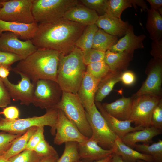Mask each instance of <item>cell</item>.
<instances>
[{"label": "cell", "instance_id": "1", "mask_svg": "<svg viewBox=\"0 0 162 162\" xmlns=\"http://www.w3.org/2000/svg\"><path fill=\"white\" fill-rule=\"evenodd\" d=\"M86 26L63 18L38 24L31 40L38 48L52 49L66 55L74 49L77 40Z\"/></svg>", "mask_w": 162, "mask_h": 162}, {"label": "cell", "instance_id": "2", "mask_svg": "<svg viewBox=\"0 0 162 162\" xmlns=\"http://www.w3.org/2000/svg\"><path fill=\"white\" fill-rule=\"evenodd\" d=\"M60 53L47 48H38L25 58L18 62L12 70L24 75L35 83L41 79L57 82Z\"/></svg>", "mask_w": 162, "mask_h": 162}, {"label": "cell", "instance_id": "3", "mask_svg": "<svg viewBox=\"0 0 162 162\" xmlns=\"http://www.w3.org/2000/svg\"><path fill=\"white\" fill-rule=\"evenodd\" d=\"M86 67L82 51L76 46L67 55L60 54L57 82L63 92L76 94L86 72Z\"/></svg>", "mask_w": 162, "mask_h": 162}, {"label": "cell", "instance_id": "4", "mask_svg": "<svg viewBox=\"0 0 162 162\" xmlns=\"http://www.w3.org/2000/svg\"><path fill=\"white\" fill-rule=\"evenodd\" d=\"M58 116V109L53 108L46 110L44 115L25 118L11 120L0 116V130L14 134H23L33 127L48 126L54 136Z\"/></svg>", "mask_w": 162, "mask_h": 162}, {"label": "cell", "instance_id": "5", "mask_svg": "<svg viewBox=\"0 0 162 162\" xmlns=\"http://www.w3.org/2000/svg\"><path fill=\"white\" fill-rule=\"evenodd\" d=\"M56 108L62 110L83 135L91 137L92 131L86 110L76 94L63 92L61 100Z\"/></svg>", "mask_w": 162, "mask_h": 162}, {"label": "cell", "instance_id": "6", "mask_svg": "<svg viewBox=\"0 0 162 162\" xmlns=\"http://www.w3.org/2000/svg\"><path fill=\"white\" fill-rule=\"evenodd\" d=\"M80 3L78 0H33L32 11L38 24L63 18L66 12Z\"/></svg>", "mask_w": 162, "mask_h": 162}, {"label": "cell", "instance_id": "7", "mask_svg": "<svg viewBox=\"0 0 162 162\" xmlns=\"http://www.w3.org/2000/svg\"><path fill=\"white\" fill-rule=\"evenodd\" d=\"M86 113L92 131L91 137L103 148L114 151L116 141L118 137L111 130L95 103Z\"/></svg>", "mask_w": 162, "mask_h": 162}, {"label": "cell", "instance_id": "8", "mask_svg": "<svg viewBox=\"0 0 162 162\" xmlns=\"http://www.w3.org/2000/svg\"><path fill=\"white\" fill-rule=\"evenodd\" d=\"M63 91L57 82L41 79L35 83L32 103L46 110L56 108L60 102Z\"/></svg>", "mask_w": 162, "mask_h": 162}, {"label": "cell", "instance_id": "9", "mask_svg": "<svg viewBox=\"0 0 162 162\" xmlns=\"http://www.w3.org/2000/svg\"><path fill=\"white\" fill-rule=\"evenodd\" d=\"M33 0H3L0 8V19L28 24L35 22L32 8Z\"/></svg>", "mask_w": 162, "mask_h": 162}, {"label": "cell", "instance_id": "10", "mask_svg": "<svg viewBox=\"0 0 162 162\" xmlns=\"http://www.w3.org/2000/svg\"><path fill=\"white\" fill-rule=\"evenodd\" d=\"M132 108L129 119L135 126L146 128L152 126L154 110L162 100L161 96L144 94L133 98Z\"/></svg>", "mask_w": 162, "mask_h": 162}, {"label": "cell", "instance_id": "11", "mask_svg": "<svg viewBox=\"0 0 162 162\" xmlns=\"http://www.w3.org/2000/svg\"><path fill=\"white\" fill-rule=\"evenodd\" d=\"M38 49L31 40L22 41L13 33L6 32L0 35V50L14 54L23 59Z\"/></svg>", "mask_w": 162, "mask_h": 162}, {"label": "cell", "instance_id": "12", "mask_svg": "<svg viewBox=\"0 0 162 162\" xmlns=\"http://www.w3.org/2000/svg\"><path fill=\"white\" fill-rule=\"evenodd\" d=\"M55 136L54 143L58 145L68 142L79 143L89 138L83 135L59 109Z\"/></svg>", "mask_w": 162, "mask_h": 162}, {"label": "cell", "instance_id": "13", "mask_svg": "<svg viewBox=\"0 0 162 162\" xmlns=\"http://www.w3.org/2000/svg\"><path fill=\"white\" fill-rule=\"evenodd\" d=\"M19 75L21 79L17 84L11 83L8 78L1 79L13 100L20 101V104L28 106L32 103L35 84L25 75Z\"/></svg>", "mask_w": 162, "mask_h": 162}, {"label": "cell", "instance_id": "14", "mask_svg": "<svg viewBox=\"0 0 162 162\" xmlns=\"http://www.w3.org/2000/svg\"><path fill=\"white\" fill-rule=\"evenodd\" d=\"M150 64L149 74L142 86L133 96L135 98L144 94L161 96L162 82V60L154 59Z\"/></svg>", "mask_w": 162, "mask_h": 162}, {"label": "cell", "instance_id": "15", "mask_svg": "<svg viewBox=\"0 0 162 162\" xmlns=\"http://www.w3.org/2000/svg\"><path fill=\"white\" fill-rule=\"evenodd\" d=\"M80 160L90 162L104 159L114 153L113 150L105 149L91 137L78 143Z\"/></svg>", "mask_w": 162, "mask_h": 162}, {"label": "cell", "instance_id": "16", "mask_svg": "<svg viewBox=\"0 0 162 162\" xmlns=\"http://www.w3.org/2000/svg\"><path fill=\"white\" fill-rule=\"evenodd\" d=\"M100 80L86 72L76 94L86 111H88L94 103V98Z\"/></svg>", "mask_w": 162, "mask_h": 162}, {"label": "cell", "instance_id": "17", "mask_svg": "<svg viewBox=\"0 0 162 162\" xmlns=\"http://www.w3.org/2000/svg\"><path fill=\"white\" fill-rule=\"evenodd\" d=\"M146 38L144 34L136 35L133 26L130 24L125 35L109 50L114 52H127L133 53L135 50L144 47L143 42Z\"/></svg>", "mask_w": 162, "mask_h": 162}, {"label": "cell", "instance_id": "18", "mask_svg": "<svg viewBox=\"0 0 162 162\" xmlns=\"http://www.w3.org/2000/svg\"><path fill=\"white\" fill-rule=\"evenodd\" d=\"M94 103L111 130L120 139L129 132L140 130L144 128L141 126H131L132 122L130 120H120L108 113L104 108L101 102H94Z\"/></svg>", "mask_w": 162, "mask_h": 162}, {"label": "cell", "instance_id": "19", "mask_svg": "<svg viewBox=\"0 0 162 162\" xmlns=\"http://www.w3.org/2000/svg\"><path fill=\"white\" fill-rule=\"evenodd\" d=\"M99 17L95 11L80 2L68 10L64 14L63 18L87 26L95 24Z\"/></svg>", "mask_w": 162, "mask_h": 162}, {"label": "cell", "instance_id": "20", "mask_svg": "<svg viewBox=\"0 0 162 162\" xmlns=\"http://www.w3.org/2000/svg\"><path fill=\"white\" fill-rule=\"evenodd\" d=\"M98 28L107 33L118 37H123L125 34L129 24L115 17L109 15L106 13L99 16L95 23Z\"/></svg>", "mask_w": 162, "mask_h": 162}, {"label": "cell", "instance_id": "21", "mask_svg": "<svg viewBox=\"0 0 162 162\" xmlns=\"http://www.w3.org/2000/svg\"><path fill=\"white\" fill-rule=\"evenodd\" d=\"M161 134V129L151 126L140 130L129 132L121 140L125 144L133 148L139 142L147 145L152 143L153 138Z\"/></svg>", "mask_w": 162, "mask_h": 162}, {"label": "cell", "instance_id": "22", "mask_svg": "<svg viewBox=\"0 0 162 162\" xmlns=\"http://www.w3.org/2000/svg\"><path fill=\"white\" fill-rule=\"evenodd\" d=\"M134 98L123 96L110 103L102 104L106 111L110 115L121 121L129 120L132 108Z\"/></svg>", "mask_w": 162, "mask_h": 162}, {"label": "cell", "instance_id": "23", "mask_svg": "<svg viewBox=\"0 0 162 162\" xmlns=\"http://www.w3.org/2000/svg\"><path fill=\"white\" fill-rule=\"evenodd\" d=\"M36 22L26 24L4 21L0 19V35L3 32H10L25 40H31L37 30Z\"/></svg>", "mask_w": 162, "mask_h": 162}, {"label": "cell", "instance_id": "24", "mask_svg": "<svg viewBox=\"0 0 162 162\" xmlns=\"http://www.w3.org/2000/svg\"><path fill=\"white\" fill-rule=\"evenodd\" d=\"M133 54L127 52H114L108 50L105 52L104 61L112 72H122L129 66Z\"/></svg>", "mask_w": 162, "mask_h": 162}, {"label": "cell", "instance_id": "25", "mask_svg": "<svg viewBox=\"0 0 162 162\" xmlns=\"http://www.w3.org/2000/svg\"><path fill=\"white\" fill-rule=\"evenodd\" d=\"M114 153L120 156L125 162H136L139 160L154 162L151 156L134 149L124 143L119 138L116 141V147Z\"/></svg>", "mask_w": 162, "mask_h": 162}, {"label": "cell", "instance_id": "26", "mask_svg": "<svg viewBox=\"0 0 162 162\" xmlns=\"http://www.w3.org/2000/svg\"><path fill=\"white\" fill-rule=\"evenodd\" d=\"M122 72H111L100 81L94 98V102H101L112 90L115 85L121 81Z\"/></svg>", "mask_w": 162, "mask_h": 162}, {"label": "cell", "instance_id": "27", "mask_svg": "<svg viewBox=\"0 0 162 162\" xmlns=\"http://www.w3.org/2000/svg\"><path fill=\"white\" fill-rule=\"evenodd\" d=\"M147 12L146 28L153 41L162 39V15L157 11L149 9Z\"/></svg>", "mask_w": 162, "mask_h": 162}, {"label": "cell", "instance_id": "28", "mask_svg": "<svg viewBox=\"0 0 162 162\" xmlns=\"http://www.w3.org/2000/svg\"><path fill=\"white\" fill-rule=\"evenodd\" d=\"M38 127H33L29 129L24 133L16 138L10 147L0 157L6 160L21 153L26 149L28 142Z\"/></svg>", "mask_w": 162, "mask_h": 162}, {"label": "cell", "instance_id": "29", "mask_svg": "<svg viewBox=\"0 0 162 162\" xmlns=\"http://www.w3.org/2000/svg\"><path fill=\"white\" fill-rule=\"evenodd\" d=\"M118 40V37L109 34L99 28L94 35L92 48L105 52Z\"/></svg>", "mask_w": 162, "mask_h": 162}, {"label": "cell", "instance_id": "30", "mask_svg": "<svg viewBox=\"0 0 162 162\" xmlns=\"http://www.w3.org/2000/svg\"><path fill=\"white\" fill-rule=\"evenodd\" d=\"M98 28L95 24L86 26L77 40L75 46L82 51L92 48L94 35Z\"/></svg>", "mask_w": 162, "mask_h": 162}, {"label": "cell", "instance_id": "31", "mask_svg": "<svg viewBox=\"0 0 162 162\" xmlns=\"http://www.w3.org/2000/svg\"><path fill=\"white\" fill-rule=\"evenodd\" d=\"M135 150L151 156L154 162H162V140H159L151 145L144 144H136L134 146Z\"/></svg>", "mask_w": 162, "mask_h": 162}, {"label": "cell", "instance_id": "32", "mask_svg": "<svg viewBox=\"0 0 162 162\" xmlns=\"http://www.w3.org/2000/svg\"><path fill=\"white\" fill-rule=\"evenodd\" d=\"M132 6V0H107L105 13L111 16L121 18L122 12Z\"/></svg>", "mask_w": 162, "mask_h": 162}, {"label": "cell", "instance_id": "33", "mask_svg": "<svg viewBox=\"0 0 162 162\" xmlns=\"http://www.w3.org/2000/svg\"><path fill=\"white\" fill-rule=\"evenodd\" d=\"M111 72L104 60L91 64L86 67L87 73L100 80Z\"/></svg>", "mask_w": 162, "mask_h": 162}, {"label": "cell", "instance_id": "34", "mask_svg": "<svg viewBox=\"0 0 162 162\" xmlns=\"http://www.w3.org/2000/svg\"><path fill=\"white\" fill-rule=\"evenodd\" d=\"M65 143L64 152L57 162H76L80 160L78 149V142H68Z\"/></svg>", "mask_w": 162, "mask_h": 162}, {"label": "cell", "instance_id": "35", "mask_svg": "<svg viewBox=\"0 0 162 162\" xmlns=\"http://www.w3.org/2000/svg\"><path fill=\"white\" fill-rule=\"evenodd\" d=\"M43 158L34 150L25 149L8 160L9 162H38Z\"/></svg>", "mask_w": 162, "mask_h": 162}, {"label": "cell", "instance_id": "36", "mask_svg": "<svg viewBox=\"0 0 162 162\" xmlns=\"http://www.w3.org/2000/svg\"><path fill=\"white\" fill-rule=\"evenodd\" d=\"M105 54V52L92 48L82 51L83 62L87 66L91 64L103 61Z\"/></svg>", "mask_w": 162, "mask_h": 162}, {"label": "cell", "instance_id": "37", "mask_svg": "<svg viewBox=\"0 0 162 162\" xmlns=\"http://www.w3.org/2000/svg\"><path fill=\"white\" fill-rule=\"evenodd\" d=\"M33 150L43 158L58 155L56 151L45 139L41 140Z\"/></svg>", "mask_w": 162, "mask_h": 162}, {"label": "cell", "instance_id": "38", "mask_svg": "<svg viewBox=\"0 0 162 162\" xmlns=\"http://www.w3.org/2000/svg\"><path fill=\"white\" fill-rule=\"evenodd\" d=\"M22 134H14L4 131L0 132V156L10 147L14 140Z\"/></svg>", "mask_w": 162, "mask_h": 162}, {"label": "cell", "instance_id": "39", "mask_svg": "<svg viewBox=\"0 0 162 162\" xmlns=\"http://www.w3.org/2000/svg\"><path fill=\"white\" fill-rule=\"evenodd\" d=\"M107 0H80V2L89 8L95 11L99 16L104 14Z\"/></svg>", "mask_w": 162, "mask_h": 162}, {"label": "cell", "instance_id": "40", "mask_svg": "<svg viewBox=\"0 0 162 162\" xmlns=\"http://www.w3.org/2000/svg\"><path fill=\"white\" fill-rule=\"evenodd\" d=\"M22 59V58L14 54L0 50V66L5 67L10 70L12 69V64Z\"/></svg>", "mask_w": 162, "mask_h": 162}, {"label": "cell", "instance_id": "41", "mask_svg": "<svg viewBox=\"0 0 162 162\" xmlns=\"http://www.w3.org/2000/svg\"><path fill=\"white\" fill-rule=\"evenodd\" d=\"M44 127H38L36 130L30 138L25 149L33 150L37 145L45 139Z\"/></svg>", "mask_w": 162, "mask_h": 162}, {"label": "cell", "instance_id": "42", "mask_svg": "<svg viewBox=\"0 0 162 162\" xmlns=\"http://www.w3.org/2000/svg\"><path fill=\"white\" fill-rule=\"evenodd\" d=\"M152 126L162 129V100L156 106L152 113Z\"/></svg>", "mask_w": 162, "mask_h": 162}, {"label": "cell", "instance_id": "43", "mask_svg": "<svg viewBox=\"0 0 162 162\" xmlns=\"http://www.w3.org/2000/svg\"><path fill=\"white\" fill-rule=\"evenodd\" d=\"M11 98L2 79L0 77V108H4L11 103Z\"/></svg>", "mask_w": 162, "mask_h": 162}, {"label": "cell", "instance_id": "44", "mask_svg": "<svg viewBox=\"0 0 162 162\" xmlns=\"http://www.w3.org/2000/svg\"><path fill=\"white\" fill-rule=\"evenodd\" d=\"M1 114L7 119L14 120L19 118L20 111L16 106H10L3 108L2 110L0 111Z\"/></svg>", "mask_w": 162, "mask_h": 162}, {"label": "cell", "instance_id": "45", "mask_svg": "<svg viewBox=\"0 0 162 162\" xmlns=\"http://www.w3.org/2000/svg\"><path fill=\"white\" fill-rule=\"evenodd\" d=\"M151 46V54L154 59L162 60V39L159 41H153Z\"/></svg>", "mask_w": 162, "mask_h": 162}, {"label": "cell", "instance_id": "46", "mask_svg": "<svg viewBox=\"0 0 162 162\" xmlns=\"http://www.w3.org/2000/svg\"><path fill=\"white\" fill-rule=\"evenodd\" d=\"M135 81V75L132 71L127 70L122 73L121 76V81L124 85L131 86L133 85Z\"/></svg>", "mask_w": 162, "mask_h": 162}, {"label": "cell", "instance_id": "47", "mask_svg": "<svg viewBox=\"0 0 162 162\" xmlns=\"http://www.w3.org/2000/svg\"><path fill=\"white\" fill-rule=\"evenodd\" d=\"M150 4V9L158 12L162 15V0H147Z\"/></svg>", "mask_w": 162, "mask_h": 162}, {"label": "cell", "instance_id": "48", "mask_svg": "<svg viewBox=\"0 0 162 162\" xmlns=\"http://www.w3.org/2000/svg\"><path fill=\"white\" fill-rule=\"evenodd\" d=\"M132 6L136 8V5L140 7L144 11H147L148 9L146 2L142 0H132Z\"/></svg>", "mask_w": 162, "mask_h": 162}, {"label": "cell", "instance_id": "49", "mask_svg": "<svg viewBox=\"0 0 162 162\" xmlns=\"http://www.w3.org/2000/svg\"><path fill=\"white\" fill-rule=\"evenodd\" d=\"M10 70L3 67L0 66V77L2 79L7 78L10 74Z\"/></svg>", "mask_w": 162, "mask_h": 162}, {"label": "cell", "instance_id": "50", "mask_svg": "<svg viewBox=\"0 0 162 162\" xmlns=\"http://www.w3.org/2000/svg\"><path fill=\"white\" fill-rule=\"evenodd\" d=\"M58 158V155L44 157L38 162H57Z\"/></svg>", "mask_w": 162, "mask_h": 162}, {"label": "cell", "instance_id": "51", "mask_svg": "<svg viewBox=\"0 0 162 162\" xmlns=\"http://www.w3.org/2000/svg\"><path fill=\"white\" fill-rule=\"evenodd\" d=\"M110 162H125L120 157L114 153L112 154V157ZM136 162H146L142 160H139Z\"/></svg>", "mask_w": 162, "mask_h": 162}, {"label": "cell", "instance_id": "52", "mask_svg": "<svg viewBox=\"0 0 162 162\" xmlns=\"http://www.w3.org/2000/svg\"><path fill=\"white\" fill-rule=\"evenodd\" d=\"M112 157V154L109 155L107 157L102 159L101 160H100L97 161H94L93 162H110L111 159ZM76 162H88L82 161L80 160H78Z\"/></svg>", "mask_w": 162, "mask_h": 162}, {"label": "cell", "instance_id": "53", "mask_svg": "<svg viewBox=\"0 0 162 162\" xmlns=\"http://www.w3.org/2000/svg\"><path fill=\"white\" fill-rule=\"evenodd\" d=\"M0 162H9L8 160H6L0 157Z\"/></svg>", "mask_w": 162, "mask_h": 162}, {"label": "cell", "instance_id": "54", "mask_svg": "<svg viewBox=\"0 0 162 162\" xmlns=\"http://www.w3.org/2000/svg\"><path fill=\"white\" fill-rule=\"evenodd\" d=\"M3 0H0V8H1L2 7L1 5V2Z\"/></svg>", "mask_w": 162, "mask_h": 162}]
</instances>
